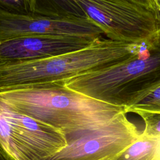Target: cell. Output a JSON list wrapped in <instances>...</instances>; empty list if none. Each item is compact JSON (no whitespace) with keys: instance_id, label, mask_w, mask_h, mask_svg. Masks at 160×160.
I'll use <instances>...</instances> for the list:
<instances>
[{"instance_id":"obj_1","label":"cell","mask_w":160,"mask_h":160,"mask_svg":"<svg viewBox=\"0 0 160 160\" xmlns=\"http://www.w3.org/2000/svg\"><path fill=\"white\" fill-rule=\"evenodd\" d=\"M0 101L21 114L61 130L68 140L126 113L122 106L93 99L69 89L63 82L2 91Z\"/></svg>"},{"instance_id":"obj_2","label":"cell","mask_w":160,"mask_h":160,"mask_svg":"<svg viewBox=\"0 0 160 160\" xmlns=\"http://www.w3.org/2000/svg\"><path fill=\"white\" fill-rule=\"evenodd\" d=\"M148 48L100 38L71 52L29 61L0 63V92L37 84L63 82L86 72L113 66L138 55Z\"/></svg>"},{"instance_id":"obj_3","label":"cell","mask_w":160,"mask_h":160,"mask_svg":"<svg viewBox=\"0 0 160 160\" xmlns=\"http://www.w3.org/2000/svg\"><path fill=\"white\" fill-rule=\"evenodd\" d=\"M159 83L160 40L129 60L89 71L63 81L69 89L99 101L122 106Z\"/></svg>"},{"instance_id":"obj_4","label":"cell","mask_w":160,"mask_h":160,"mask_svg":"<svg viewBox=\"0 0 160 160\" xmlns=\"http://www.w3.org/2000/svg\"><path fill=\"white\" fill-rule=\"evenodd\" d=\"M108 39L153 46L160 40V13L129 0H74Z\"/></svg>"},{"instance_id":"obj_5","label":"cell","mask_w":160,"mask_h":160,"mask_svg":"<svg viewBox=\"0 0 160 160\" xmlns=\"http://www.w3.org/2000/svg\"><path fill=\"white\" fill-rule=\"evenodd\" d=\"M68 143L61 130L21 114L0 101V148L14 160H42Z\"/></svg>"},{"instance_id":"obj_6","label":"cell","mask_w":160,"mask_h":160,"mask_svg":"<svg viewBox=\"0 0 160 160\" xmlns=\"http://www.w3.org/2000/svg\"><path fill=\"white\" fill-rule=\"evenodd\" d=\"M125 114L68 139L64 148L42 160H116L141 134Z\"/></svg>"},{"instance_id":"obj_7","label":"cell","mask_w":160,"mask_h":160,"mask_svg":"<svg viewBox=\"0 0 160 160\" xmlns=\"http://www.w3.org/2000/svg\"><path fill=\"white\" fill-rule=\"evenodd\" d=\"M102 31L88 18L15 14L0 10V41L29 36H76L97 39Z\"/></svg>"},{"instance_id":"obj_8","label":"cell","mask_w":160,"mask_h":160,"mask_svg":"<svg viewBox=\"0 0 160 160\" xmlns=\"http://www.w3.org/2000/svg\"><path fill=\"white\" fill-rule=\"evenodd\" d=\"M97 39L59 36L9 39L0 41V63L43 59L85 48Z\"/></svg>"},{"instance_id":"obj_9","label":"cell","mask_w":160,"mask_h":160,"mask_svg":"<svg viewBox=\"0 0 160 160\" xmlns=\"http://www.w3.org/2000/svg\"><path fill=\"white\" fill-rule=\"evenodd\" d=\"M116 160H160V138L141 134Z\"/></svg>"},{"instance_id":"obj_10","label":"cell","mask_w":160,"mask_h":160,"mask_svg":"<svg viewBox=\"0 0 160 160\" xmlns=\"http://www.w3.org/2000/svg\"><path fill=\"white\" fill-rule=\"evenodd\" d=\"M124 108L126 113L160 115V83L136 96Z\"/></svg>"},{"instance_id":"obj_11","label":"cell","mask_w":160,"mask_h":160,"mask_svg":"<svg viewBox=\"0 0 160 160\" xmlns=\"http://www.w3.org/2000/svg\"><path fill=\"white\" fill-rule=\"evenodd\" d=\"M34 0H0V10L15 14H34Z\"/></svg>"},{"instance_id":"obj_12","label":"cell","mask_w":160,"mask_h":160,"mask_svg":"<svg viewBox=\"0 0 160 160\" xmlns=\"http://www.w3.org/2000/svg\"><path fill=\"white\" fill-rule=\"evenodd\" d=\"M144 119L146 127L142 134L149 137L160 138V115L142 114L141 116Z\"/></svg>"},{"instance_id":"obj_13","label":"cell","mask_w":160,"mask_h":160,"mask_svg":"<svg viewBox=\"0 0 160 160\" xmlns=\"http://www.w3.org/2000/svg\"><path fill=\"white\" fill-rule=\"evenodd\" d=\"M146 8L160 13V4L157 0H129Z\"/></svg>"},{"instance_id":"obj_14","label":"cell","mask_w":160,"mask_h":160,"mask_svg":"<svg viewBox=\"0 0 160 160\" xmlns=\"http://www.w3.org/2000/svg\"><path fill=\"white\" fill-rule=\"evenodd\" d=\"M0 160H14L6 152L0 148Z\"/></svg>"},{"instance_id":"obj_15","label":"cell","mask_w":160,"mask_h":160,"mask_svg":"<svg viewBox=\"0 0 160 160\" xmlns=\"http://www.w3.org/2000/svg\"><path fill=\"white\" fill-rule=\"evenodd\" d=\"M157 1L159 2V4H160V0H157Z\"/></svg>"}]
</instances>
